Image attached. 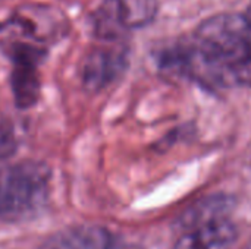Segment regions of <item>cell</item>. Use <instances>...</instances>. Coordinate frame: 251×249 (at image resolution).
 Returning <instances> with one entry per match:
<instances>
[{
  "mask_svg": "<svg viewBox=\"0 0 251 249\" xmlns=\"http://www.w3.org/2000/svg\"><path fill=\"white\" fill-rule=\"evenodd\" d=\"M249 249H251V242H250V245H249Z\"/></svg>",
  "mask_w": 251,
  "mask_h": 249,
  "instance_id": "7c38bea8",
  "label": "cell"
},
{
  "mask_svg": "<svg viewBox=\"0 0 251 249\" xmlns=\"http://www.w3.org/2000/svg\"><path fill=\"white\" fill-rule=\"evenodd\" d=\"M128 62L129 50L119 40L106 41V44L91 48L82 60V87L88 92L103 91L126 70Z\"/></svg>",
  "mask_w": 251,
  "mask_h": 249,
  "instance_id": "5b68a950",
  "label": "cell"
},
{
  "mask_svg": "<svg viewBox=\"0 0 251 249\" xmlns=\"http://www.w3.org/2000/svg\"><path fill=\"white\" fill-rule=\"evenodd\" d=\"M18 144L13 123L6 117H0V160L13 156L18 150Z\"/></svg>",
  "mask_w": 251,
  "mask_h": 249,
  "instance_id": "30bf717a",
  "label": "cell"
},
{
  "mask_svg": "<svg viewBox=\"0 0 251 249\" xmlns=\"http://www.w3.org/2000/svg\"><path fill=\"white\" fill-rule=\"evenodd\" d=\"M50 167L26 160L0 169V220L21 222L40 214L50 192Z\"/></svg>",
  "mask_w": 251,
  "mask_h": 249,
  "instance_id": "7a4b0ae2",
  "label": "cell"
},
{
  "mask_svg": "<svg viewBox=\"0 0 251 249\" xmlns=\"http://www.w3.org/2000/svg\"><path fill=\"white\" fill-rule=\"evenodd\" d=\"M66 29L68 23L60 12L49 6H25L0 25V31L12 32V37H0V43L6 40H25L46 45L47 43L57 41Z\"/></svg>",
  "mask_w": 251,
  "mask_h": 249,
  "instance_id": "277c9868",
  "label": "cell"
},
{
  "mask_svg": "<svg viewBox=\"0 0 251 249\" xmlns=\"http://www.w3.org/2000/svg\"><path fill=\"white\" fill-rule=\"evenodd\" d=\"M246 16H247V18H249V19H250V21H251V4H250V6H249L247 12H246Z\"/></svg>",
  "mask_w": 251,
  "mask_h": 249,
  "instance_id": "8fae6325",
  "label": "cell"
},
{
  "mask_svg": "<svg viewBox=\"0 0 251 249\" xmlns=\"http://www.w3.org/2000/svg\"><path fill=\"white\" fill-rule=\"evenodd\" d=\"M234 207L235 200L232 197L226 194H213L190 205L178 219V225L182 230H188L219 220H225L229 219V214Z\"/></svg>",
  "mask_w": 251,
  "mask_h": 249,
  "instance_id": "ba28073f",
  "label": "cell"
},
{
  "mask_svg": "<svg viewBox=\"0 0 251 249\" xmlns=\"http://www.w3.org/2000/svg\"><path fill=\"white\" fill-rule=\"evenodd\" d=\"M160 73L226 90L251 84V21L246 13H219L204 19L190 40L160 48Z\"/></svg>",
  "mask_w": 251,
  "mask_h": 249,
  "instance_id": "6da1fadb",
  "label": "cell"
},
{
  "mask_svg": "<svg viewBox=\"0 0 251 249\" xmlns=\"http://www.w3.org/2000/svg\"><path fill=\"white\" fill-rule=\"evenodd\" d=\"M40 249H141L113 235L110 230L84 225L50 236Z\"/></svg>",
  "mask_w": 251,
  "mask_h": 249,
  "instance_id": "8992f818",
  "label": "cell"
},
{
  "mask_svg": "<svg viewBox=\"0 0 251 249\" xmlns=\"http://www.w3.org/2000/svg\"><path fill=\"white\" fill-rule=\"evenodd\" d=\"M157 13L159 0H103L91 16L93 32L103 41H116L150 25Z\"/></svg>",
  "mask_w": 251,
  "mask_h": 249,
  "instance_id": "3957f363",
  "label": "cell"
},
{
  "mask_svg": "<svg viewBox=\"0 0 251 249\" xmlns=\"http://www.w3.org/2000/svg\"><path fill=\"white\" fill-rule=\"evenodd\" d=\"M237 236L235 225L225 219L184 230L172 249H231Z\"/></svg>",
  "mask_w": 251,
  "mask_h": 249,
  "instance_id": "52a82bcc",
  "label": "cell"
},
{
  "mask_svg": "<svg viewBox=\"0 0 251 249\" xmlns=\"http://www.w3.org/2000/svg\"><path fill=\"white\" fill-rule=\"evenodd\" d=\"M12 65L10 88L15 104L19 109H29L38 101L40 97V63L32 60H15Z\"/></svg>",
  "mask_w": 251,
  "mask_h": 249,
  "instance_id": "9c48e42d",
  "label": "cell"
}]
</instances>
